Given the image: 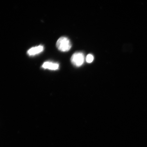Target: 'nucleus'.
<instances>
[{
    "label": "nucleus",
    "mask_w": 147,
    "mask_h": 147,
    "mask_svg": "<svg viewBox=\"0 0 147 147\" xmlns=\"http://www.w3.org/2000/svg\"><path fill=\"white\" fill-rule=\"evenodd\" d=\"M56 45L59 50L62 52L69 51L71 47V42L69 38L64 36L59 38Z\"/></svg>",
    "instance_id": "nucleus-1"
},
{
    "label": "nucleus",
    "mask_w": 147,
    "mask_h": 147,
    "mask_svg": "<svg viewBox=\"0 0 147 147\" xmlns=\"http://www.w3.org/2000/svg\"><path fill=\"white\" fill-rule=\"evenodd\" d=\"M71 63L76 67H80L84 61V54L82 52H76L73 54L71 58Z\"/></svg>",
    "instance_id": "nucleus-2"
},
{
    "label": "nucleus",
    "mask_w": 147,
    "mask_h": 147,
    "mask_svg": "<svg viewBox=\"0 0 147 147\" xmlns=\"http://www.w3.org/2000/svg\"><path fill=\"white\" fill-rule=\"evenodd\" d=\"M44 50L43 46L42 45L33 47L27 51V54L29 56H34L41 53Z\"/></svg>",
    "instance_id": "nucleus-3"
},
{
    "label": "nucleus",
    "mask_w": 147,
    "mask_h": 147,
    "mask_svg": "<svg viewBox=\"0 0 147 147\" xmlns=\"http://www.w3.org/2000/svg\"><path fill=\"white\" fill-rule=\"evenodd\" d=\"M42 67L43 69L51 70H56L59 68V64L50 61H47L43 63L42 65Z\"/></svg>",
    "instance_id": "nucleus-4"
},
{
    "label": "nucleus",
    "mask_w": 147,
    "mask_h": 147,
    "mask_svg": "<svg viewBox=\"0 0 147 147\" xmlns=\"http://www.w3.org/2000/svg\"><path fill=\"white\" fill-rule=\"evenodd\" d=\"M94 56L91 54H88L86 58V61L88 63H91L94 60Z\"/></svg>",
    "instance_id": "nucleus-5"
}]
</instances>
